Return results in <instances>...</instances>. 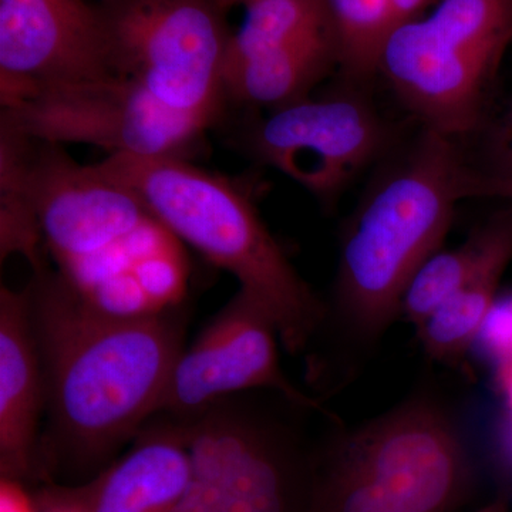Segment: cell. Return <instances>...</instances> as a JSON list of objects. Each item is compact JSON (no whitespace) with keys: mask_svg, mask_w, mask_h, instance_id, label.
Instances as JSON below:
<instances>
[{"mask_svg":"<svg viewBox=\"0 0 512 512\" xmlns=\"http://www.w3.org/2000/svg\"><path fill=\"white\" fill-rule=\"evenodd\" d=\"M25 288L46 382L39 483L83 484L156 414L187 346L191 305L111 315L84 302L50 262L32 269Z\"/></svg>","mask_w":512,"mask_h":512,"instance_id":"6da1fadb","label":"cell"},{"mask_svg":"<svg viewBox=\"0 0 512 512\" xmlns=\"http://www.w3.org/2000/svg\"><path fill=\"white\" fill-rule=\"evenodd\" d=\"M57 275L111 315H150L188 302L187 247L140 197L63 146L0 131Z\"/></svg>","mask_w":512,"mask_h":512,"instance_id":"7a4b0ae2","label":"cell"},{"mask_svg":"<svg viewBox=\"0 0 512 512\" xmlns=\"http://www.w3.org/2000/svg\"><path fill=\"white\" fill-rule=\"evenodd\" d=\"M97 167L136 192L185 247L234 275L239 289L274 320L286 352H308L325 320V303L289 261L245 187L188 158L119 154Z\"/></svg>","mask_w":512,"mask_h":512,"instance_id":"3957f363","label":"cell"},{"mask_svg":"<svg viewBox=\"0 0 512 512\" xmlns=\"http://www.w3.org/2000/svg\"><path fill=\"white\" fill-rule=\"evenodd\" d=\"M463 168L451 137L424 128L406 157L376 180L343 234L335 303L322 328L333 323L362 346L380 339L400 315L414 275L446 238Z\"/></svg>","mask_w":512,"mask_h":512,"instance_id":"277c9868","label":"cell"},{"mask_svg":"<svg viewBox=\"0 0 512 512\" xmlns=\"http://www.w3.org/2000/svg\"><path fill=\"white\" fill-rule=\"evenodd\" d=\"M325 436L309 512H454L470 490L463 436L429 397Z\"/></svg>","mask_w":512,"mask_h":512,"instance_id":"5b68a950","label":"cell"},{"mask_svg":"<svg viewBox=\"0 0 512 512\" xmlns=\"http://www.w3.org/2000/svg\"><path fill=\"white\" fill-rule=\"evenodd\" d=\"M512 42V0H437L387 36L377 70L427 130L476 127L488 84Z\"/></svg>","mask_w":512,"mask_h":512,"instance_id":"8992f818","label":"cell"},{"mask_svg":"<svg viewBox=\"0 0 512 512\" xmlns=\"http://www.w3.org/2000/svg\"><path fill=\"white\" fill-rule=\"evenodd\" d=\"M99 6L114 76L140 84L205 130L222 123L232 33L222 0H114Z\"/></svg>","mask_w":512,"mask_h":512,"instance_id":"52a82bcc","label":"cell"},{"mask_svg":"<svg viewBox=\"0 0 512 512\" xmlns=\"http://www.w3.org/2000/svg\"><path fill=\"white\" fill-rule=\"evenodd\" d=\"M0 131L59 146L87 144L109 156L188 158L207 130L133 80L110 76L35 87L2 104Z\"/></svg>","mask_w":512,"mask_h":512,"instance_id":"ba28073f","label":"cell"},{"mask_svg":"<svg viewBox=\"0 0 512 512\" xmlns=\"http://www.w3.org/2000/svg\"><path fill=\"white\" fill-rule=\"evenodd\" d=\"M242 146L320 201L332 202L387 143L367 101L352 94L303 99L271 110L242 131Z\"/></svg>","mask_w":512,"mask_h":512,"instance_id":"9c48e42d","label":"cell"},{"mask_svg":"<svg viewBox=\"0 0 512 512\" xmlns=\"http://www.w3.org/2000/svg\"><path fill=\"white\" fill-rule=\"evenodd\" d=\"M278 329L241 289L215 313L175 362L156 412L187 420L235 394L275 390L320 403L289 380L279 363Z\"/></svg>","mask_w":512,"mask_h":512,"instance_id":"30bf717a","label":"cell"},{"mask_svg":"<svg viewBox=\"0 0 512 512\" xmlns=\"http://www.w3.org/2000/svg\"><path fill=\"white\" fill-rule=\"evenodd\" d=\"M114 76L100 6L86 0H0V100L35 87Z\"/></svg>","mask_w":512,"mask_h":512,"instance_id":"8fae6325","label":"cell"},{"mask_svg":"<svg viewBox=\"0 0 512 512\" xmlns=\"http://www.w3.org/2000/svg\"><path fill=\"white\" fill-rule=\"evenodd\" d=\"M325 412L275 390L251 392L221 512H309L320 441L309 424Z\"/></svg>","mask_w":512,"mask_h":512,"instance_id":"7c38bea8","label":"cell"},{"mask_svg":"<svg viewBox=\"0 0 512 512\" xmlns=\"http://www.w3.org/2000/svg\"><path fill=\"white\" fill-rule=\"evenodd\" d=\"M188 477L190 450L184 423L157 413L92 480L46 484L36 497L67 512H173Z\"/></svg>","mask_w":512,"mask_h":512,"instance_id":"4fadbf2b","label":"cell"},{"mask_svg":"<svg viewBox=\"0 0 512 512\" xmlns=\"http://www.w3.org/2000/svg\"><path fill=\"white\" fill-rule=\"evenodd\" d=\"M46 412V382L28 289L0 288V473L39 483L37 453Z\"/></svg>","mask_w":512,"mask_h":512,"instance_id":"5bb4252c","label":"cell"},{"mask_svg":"<svg viewBox=\"0 0 512 512\" xmlns=\"http://www.w3.org/2000/svg\"><path fill=\"white\" fill-rule=\"evenodd\" d=\"M484 228V251L473 274L417 328L421 345L433 359L451 362L466 355L497 301L498 285L512 259V210Z\"/></svg>","mask_w":512,"mask_h":512,"instance_id":"9a60e30c","label":"cell"},{"mask_svg":"<svg viewBox=\"0 0 512 512\" xmlns=\"http://www.w3.org/2000/svg\"><path fill=\"white\" fill-rule=\"evenodd\" d=\"M335 63L338 47L332 32L256 56L225 74L228 107L276 110L308 99Z\"/></svg>","mask_w":512,"mask_h":512,"instance_id":"2e32d148","label":"cell"},{"mask_svg":"<svg viewBox=\"0 0 512 512\" xmlns=\"http://www.w3.org/2000/svg\"><path fill=\"white\" fill-rule=\"evenodd\" d=\"M251 392L225 397L183 421L190 450V477L173 512H221L222 500L245 427Z\"/></svg>","mask_w":512,"mask_h":512,"instance_id":"e0dca14e","label":"cell"},{"mask_svg":"<svg viewBox=\"0 0 512 512\" xmlns=\"http://www.w3.org/2000/svg\"><path fill=\"white\" fill-rule=\"evenodd\" d=\"M229 37L224 76L239 64L309 37L333 33L326 0H255Z\"/></svg>","mask_w":512,"mask_h":512,"instance_id":"ac0fdd59","label":"cell"},{"mask_svg":"<svg viewBox=\"0 0 512 512\" xmlns=\"http://www.w3.org/2000/svg\"><path fill=\"white\" fill-rule=\"evenodd\" d=\"M340 67L362 79L377 72L384 42L392 32L390 0H326Z\"/></svg>","mask_w":512,"mask_h":512,"instance_id":"d6986e66","label":"cell"},{"mask_svg":"<svg viewBox=\"0 0 512 512\" xmlns=\"http://www.w3.org/2000/svg\"><path fill=\"white\" fill-rule=\"evenodd\" d=\"M485 245V228L476 229L463 245L436 252L424 262L404 292L400 315L416 328L440 309L466 284L480 262Z\"/></svg>","mask_w":512,"mask_h":512,"instance_id":"ffe728a7","label":"cell"},{"mask_svg":"<svg viewBox=\"0 0 512 512\" xmlns=\"http://www.w3.org/2000/svg\"><path fill=\"white\" fill-rule=\"evenodd\" d=\"M497 367L512 360V293L497 298L485 316L476 342Z\"/></svg>","mask_w":512,"mask_h":512,"instance_id":"44dd1931","label":"cell"},{"mask_svg":"<svg viewBox=\"0 0 512 512\" xmlns=\"http://www.w3.org/2000/svg\"><path fill=\"white\" fill-rule=\"evenodd\" d=\"M460 200L466 198H495L512 204V174L481 173L464 165L458 181Z\"/></svg>","mask_w":512,"mask_h":512,"instance_id":"7402d4cb","label":"cell"},{"mask_svg":"<svg viewBox=\"0 0 512 512\" xmlns=\"http://www.w3.org/2000/svg\"><path fill=\"white\" fill-rule=\"evenodd\" d=\"M0 512H37L35 500L18 481H0Z\"/></svg>","mask_w":512,"mask_h":512,"instance_id":"603a6c76","label":"cell"},{"mask_svg":"<svg viewBox=\"0 0 512 512\" xmlns=\"http://www.w3.org/2000/svg\"><path fill=\"white\" fill-rule=\"evenodd\" d=\"M497 170L493 173L512 174V104L494 140Z\"/></svg>","mask_w":512,"mask_h":512,"instance_id":"cb8c5ba5","label":"cell"},{"mask_svg":"<svg viewBox=\"0 0 512 512\" xmlns=\"http://www.w3.org/2000/svg\"><path fill=\"white\" fill-rule=\"evenodd\" d=\"M436 2L437 0H390L392 32L397 26L410 22V20L420 18L424 10L431 5H436Z\"/></svg>","mask_w":512,"mask_h":512,"instance_id":"d4e9b609","label":"cell"},{"mask_svg":"<svg viewBox=\"0 0 512 512\" xmlns=\"http://www.w3.org/2000/svg\"><path fill=\"white\" fill-rule=\"evenodd\" d=\"M497 383L505 404H507L508 412H510V419H512V360L497 367Z\"/></svg>","mask_w":512,"mask_h":512,"instance_id":"484cf974","label":"cell"},{"mask_svg":"<svg viewBox=\"0 0 512 512\" xmlns=\"http://www.w3.org/2000/svg\"><path fill=\"white\" fill-rule=\"evenodd\" d=\"M474 512H508L507 501L504 498H497L493 503L484 505V507L478 508Z\"/></svg>","mask_w":512,"mask_h":512,"instance_id":"4316f807","label":"cell"},{"mask_svg":"<svg viewBox=\"0 0 512 512\" xmlns=\"http://www.w3.org/2000/svg\"><path fill=\"white\" fill-rule=\"evenodd\" d=\"M35 504L37 512H67L63 508L57 507L55 504L45 503V501L36 500Z\"/></svg>","mask_w":512,"mask_h":512,"instance_id":"83f0119b","label":"cell"},{"mask_svg":"<svg viewBox=\"0 0 512 512\" xmlns=\"http://www.w3.org/2000/svg\"><path fill=\"white\" fill-rule=\"evenodd\" d=\"M255 2V0H222V5H224V8L229 10L232 8H237V6H244L249 5V3Z\"/></svg>","mask_w":512,"mask_h":512,"instance_id":"f1b7e54d","label":"cell"},{"mask_svg":"<svg viewBox=\"0 0 512 512\" xmlns=\"http://www.w3.org/2000/svg\"><path fill=\"white\" fill-rule=\"evenodd\" d=\"M511 420V427H510V434H508V453H510V456L512 458V419Z\"/></svg>","mask_w":512,"mask_h":512,"instance_id":"f546056e","label":"cell"},{"mask_svg":"<svg viewBox=\"0 0 512 512\" xmlns=\"http://www.w3.org/2000/svg\"><path fill=\"white\" fill-rule=\"evenodd\" d=\"M114 2V0H99V5H107V3Z\"/></svg>","mask_w":512,"mask_h":512,"instance_id":"4dcf8cb0","label":"cell"}]
</instances>
